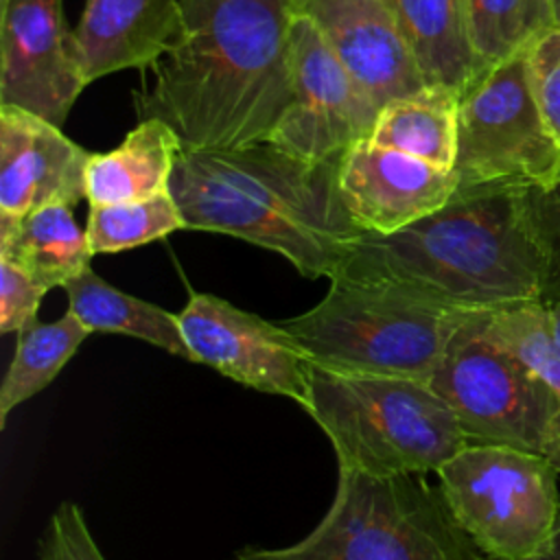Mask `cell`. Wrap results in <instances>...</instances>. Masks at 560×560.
<instances>
[{"mask_svg":"<svg viewBox=\"0 0 560 560\" xmlns=\"http://www.w3.org/2000/svg\"><path fill=\"white\" fill-rule=\"evenodd\" d=\"M457 92L440 85H424L409 96L383 105L370 140L422 158L431 164L453 168L457 153Z\"/></svg>","mask_w":560,"mask_h":560,"instance_id":"obj_21","label":"cell"},{"mask_svg":"<svg viewBox=\"0 0 560 560\" xmlns=\"http://www.w3.org/2000/svg\"><path fill=\"white\" fill-rule=\"evenodd\" d=\"M483 326L494 341L508 348L549 389L560 413V346L551 332L545 304L483 313Z\"/></svg>","mask_w":560,"mask_h":560,"instance_id":"obj_25","label":"cell"},{"mask_svg":"<svg viewBox=\"0 0 560 560\" xmlns=\"http://www.w3.org/2000/svg\"><path fill=\"white\" fill-rule=\"evenodd\" d=\"M39 560H105L81 508L63 501L39 540Z\"/></svg>","mask_w":560,"mask_h":560,"instance_id":"obj_26","label":"cell"},{"mask_svg":"<svg viewBox=\"0 0 560 560\" xmlns=\"http://www.w3.org/2000/svg\"><path fill=\"white\" fill-rule=\"evenodd\" d=\"M63 291L68 311H72L90 332L136 337L184 361H192L177 313L116 289L92 271V267L66 282Z\"/></svg>","mask_w":560,"mask_h":560,"instance_id":"obj_20","label":"cell"},{"mask_svg":"<svg viewBox=\"0 0 560 560\" xmlns=\"http://www.w3.org/2000/svg\"><path fill=\"white\" fill-rule=\"evenodd\" d=\"M179 153L182 142L166 122L140 120L116 149L90 155L85 168L88 203H125L171 190Z\"/></svg>","mask_w":560,"mask_h":560,"instance_id":"obj_17","label":"cell"},{"mask_svg":"<svg viewBox=\"0 0 560 560\" xmlns=\"http://www.w3.org/2000/svg\"><path fill=\"white\" fill-rule=\"evenodd\" d=\"M179 28L182 0H85L72 44L90 85L120 70L151 68Z\"/></svg>","mask_w":560,"mask_h":560,"instance_id":"obj_16","label":"cell"},{"mask_svg":"<svg viewBox=\"0 0 560 560\" xmlns=\"http://www.w3.org/2000/svg\"><path fill=\"white\" fill-rule=\"evenodd\" d=\"M177 230H186V223L171 190L138 201L90 206L85 223L94 256L133 249Z\"/></svg>","mask_w":560,"mask_h":560,"instance_id":"obj_24","label":"cell"},{"mask_svg":"<svg viewBox=\"0 0 560 560\" xmlns=\"http://www.w3.org/2000/svg\"><path fill=\"white\" fill-rule=\"evenodd\" d=\"M341 199L363 232L392 234L440 210L457 190L453 168L359 140L339 162Z\"/></svg>","mask_w":560,"mask_h":560,"instance_id":"obj_13","label":"cell"},{"mask_svg":"<svg viewBox=\"0 0 560 560\" xmlns=\"http://www.w3.org/2000/svg\"><path fill=\"white\" fill-rule=\"evenodd\" d=\"M488 560V558H486ZM529 560H542V558H529Z\"/></svg>","mask_w":560,"mask_h":560,"instance_id":"obj_33","label":"cell"},{"mask_svg":"<svg viewBox=\"0 0 560 560\" xmlns=\"http://www.w3.org/2000/svg\"><path fill=\"white\" fill-rule=\"evenodd\" d=\"M424 85L459 96L477 79V59L468 33L466 0H385Z\"/></svg>","mask_w":560,"mask_h":560,"instance_id":"obj_18","label":"cell"},{"mask_svg":"<svg viewBox=\"0 0 560 560\" xmlns=\"http://www.w3.org/2000/svg\"><path fill=\"white\" fill-rule=\"evenodd\" d=\"M378 107L335 57L317 28L293 22V98L265 142L315 162L341 160L370 138Z\"/></svg>","mask_w":560,"mask_h":560,"instance_id":"obj_10","label":"cell"},{"mask_svg":"<svg viewBox=\"0 0 560 560\" xmlns=\"http://www.w3.org/2000/svg\"><path fill=\"white\" fill-rule=\"evenodd\" d=\"M304 411L330 440L339 470L374 477L438 472L468 438L429 381L311 368Z\"/></svg>","mask_w":560,"mask_h":560,"instance_id":"obj_4","label":"cell"},{"mask_svg":"<svg viewBox=\"0 0 560 560\" xmlns=\"http://www.w3.org/2000/svg\"><path fill=\"white\" fill-rule=\"evenodd\" d=\"M90 155L46 118L0 105V214L22 219L52 203L74 208L85 199Z\"/></svg>","mask_w":560,"mask_h":560,"instance_id":"obj_15","label":"cell"},{"mask_svg":"<svg viewBox=\"0 0 560 560\" xmlns=\"http://www.w3.org/2000/svg\"><path fill=\"white\" fill-rule=\"evenodd\" d=\"M238 560H486L422 475L339 470L319 525L280 549H243Z\"/></svg>","mask_w":560,"mask_h":560,"instance_id":"obj_6","label":"cell"},{"mask_svg":"<svg viewBox=\"0 0 560 560\" xmlns=\"http://www.w3.org/2000/svg\"><path fill=\"white\" fill-rule=\"evenodd\" d=\"M293 0H182L175 44L136 94L138 118H158L182 151L265 142L293 98Z\"/></svg>","mask_w":560,"mask_h":560,"instance_id":"obj_1","label":"cell"},{"mask_svg":"<svg viewBox=\"0 0 560 560\" xmlns=\"http://www.w3.org/2000/svg\"><path fill=\"white\" fill-rule=\"evenodd\" d=\"M381 109L424 88L418 63L385 0H293Z\"/></svg>","mask_w":560,"mask_h":560,"instance_id":"obj_14","label":"cell"},{"mask_svg":"<svg viewBox=\"0 0 560 560\" xmlns=\"http://www.w3.org/2000/svg\"><path fill=\"white\" fill-rule=\"evenodd\" d=\"M83 88L61 0H0V105L61 127Z\"/></svg>","mask_w":560,"mask_h":560,"instance_id":"obj_12","label":"cell"},{"mask_svg":"<svg viewBox=\"0 0 560 560\" xmlns=\"http://www.w3.org/2000/svg\"><path fill=\"white\" fill-rule=\"evenodd\" d=\"M553 11H556V22L560 26V0H553Z\"/></svg>","mask_w":560,"mask_h":560,"instance_id":"obj_32","label":"cell"},{"mask_svg":"<svg viewBox=\"0 0 560 560\" xmlns=\"http://www.w3.org/2000/svg\"><path fill=\"white\" fill-rule=\"evenodd\" d=\"M0 256L18 262L50 291L63 289L66 282L90 269L94 254L72 206L52 203L22 219L0 214Z\"/></svg>","mask_w":560,"mask_h":560,"instance_id":"obj_19","label":"cell"},{"mask_svg":"<svg viewBox=\"0 0 560 560\" xmlns=\"http://www.w3.org/2000/svg\"><path fill=\"white\" fill-rule=\"evenodd\" d=\"M435 475L448 514L483 558L545 556L560 516L558 470L545 455L468 442Z\"/></svg>","mask_w":560,"mask_h":560,"instance_id":"obj_7","label":"cell"},{"mask_svg":"<svg viewBox=\"0 0 560 560\" xmlns=\"http://www.w3.org/2000/svg\"><path fill=\"white\" fill-rule=\"evenodd\" d=\"M48 293L18 262L0 256V332H24L37 322L42 298Z\"/></svg>","mask_w":560,"mask_h":560,"instance_id":"obj_27","label":"cell"},{"mask_svg":"<svg viewBox=\"0 0 560 560\" xmlns=\"http://www.w3.org/2000/svg\"><path fill=\"white\" fill-rule=\"evenodd\" d=\"M477 77L558 26L553 0H466Z\"/></svg>","mask_w":560,"mask_h":560,"instance_id":"obj_23","label":"cell"},{"mask_svg":"<svg viewBox=\"0 0 560 560\" xmlns=\"http://www.w3.org/2000/svg\"><path fill=\"white\" fill-rule=\"evenodd\" d=\"M177 315L192 363L262 394L306 405L313 363L280 322L203 291H190Z\"/></svg>","mask_w":560,"mask_h":560,"instance_id":"obj_11","label":"cell"},{"mask_svg":"<svg viewBox=\"0 0 560 560\" xmlns=\"http://www.w3.org/2000/svg\"><path fill=\"white\" fill-rule=\"evenodd\" d=\"M545 308H547V315H549L551 332H553V337H556V341H558V346H560V293H558L553 300H549V302L545 304Z\"/></svg>","mask_w":560,"mask_h":560,"instance_id":"obj_30","label":"cell"},{"mask_svg":"<svg viewBox=\"0 0 560 560\" xmlns=\"http://www.w3.org/2000/svg\"><path fill=\"white\" fill-rule=\"evenodd\" d=\"M542 560H560V516H558V523L553 527V534H551V540H549V547H547Z\"/></svg>","mask_w":560,"mask_h":560,"instance_id":"obj_31","label":"cell"},{"mask_svg":"<svg viewBox=\"0 0 560 560\" xmlns=\"http://www.w3.org/2000/svg\"><path fill=\"white\" fill-rule=\"evenodd\" d=\"M534 197H536L538 219L553 256V287L549 295V300H553L560 293V171L549 186L534 188Z\"/></svg>","mask_w":560,"mask_h":560,"instance_id":"obj_29","label":"cell"},{"mask_svg":"<svg viewBox=\"0 0 560 560\" xmlns=\"http://www.w3.org/2000/svg\"><path fill=\"white\" fill-rule=\"evenodd\" d=\"M88 335L90 330L72 311H66L55 322H35L18 335L13 359L0 385L2 429L18 405L26 402L57 378Z\"/></svg>","mask_w":560,"mask_h":560,"instance_id":"obj_22","label":"cell"},{"mask_svg":"<svg viewBox=\"0 0 560 560\" xmlns=\"http://www.w3.org/2000/svg\"><path fill=\"white\" fill-rule=\"evenodd\" d=\"M339 162H315L269 142L182 151L171 195L186 230L228 234L287 258L306 278H335L363 230L339 192Z\"/></svg>","mask_w":560,"mask_h":560,"instance_id":"obj_3","label":"cell"},{"mask_svg":"<svg viewBox=\"0 0 560 560\" xmlns=\"http://www.w3.org/2000/svg\"><path fill=\"white\" fill-rule=\"evenodd\" d=\"M536 186H457L435 212L392 232H363L337 276L383 282L444 308L492 313L547 302L553 256Z\"/></svg>","mask_w":560,"mask_h":560,"instance_id":"obj_2","label":"cell"},{"mask_svg":"<svg viewBox=\"0 0 560 560\" xmlns=\"http://www.w3.org/2000/svg\"><path fill=\"white\" fill-rule=\"evenodd\" d=\"M527 66L536 103L560 142V26L549 28L529 46Z\"/></svg>","mask_w":560,"mask_h":560,"instance_id":"obj_28","label":"cell"},{"mask_svg":"<svg viewBox=\"0 0 560 560\" xmlns=\"http://www.w3.org/2000/svg\"><path fill=\"white\" fill-rule=\"evenodd\" d=\"M529 48L479 74L459 96V186L512 182L545 188L560 171V142L536 103Z\"/></svg>","mask_w":560,"mask_h":560,"instance_id":"obj_9","label":"cell"},{"mask_svg":"<svg viewBox=\"0 0 560 560\" xmlns=\"http://www.w3.org/2000/svg\"><path fill=\"white\" fill-rule=\"evenodd\" d=\"M429 383L453 409L468 442L534 451L558 470V405L549 389L488 335L483 313H468Z\"/></svg>","mask_w":560,"mask_h":560,"instance_id":"obj_8","label":"cell"},{"mask_svg":"<svg viewBox=\"0 0 560 560\" xmlns=\"http://www.w3.org/2000/svg\"><path fill=\"white\" fill-rule=\"evenodd\" d=\"M466 317L392 284L335 276L315 306L280 324L317 368L429 381Z\"/></svg>","mask_w":560,"mask_h":560,"instance_id":"obj_5","label":"cell"}]
</instances>
